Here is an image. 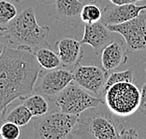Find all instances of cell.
<instances>
[{
    "label": "cell",
    "instance_id": "cell-21",
    "mask_svg": "<svg viewBox=\"0 0 146 139\" xmlns=\"http://www.w3.org/2000/svg\"><path fill=\"white\" fill-rule=\"evenodd\" d=\"M21 135L20 126L11 121H4L0 125V138L18 139Z\"/></svg>",
    "mask_w": 146,
    "mask_h": 139
},
{
    "label": "cell",
    "instance_id": "cell-27",
    "mask_svg": "<svg viewBox=\"0 0 146 139\" xmlns=\"http://www.w3.org/2000/svg\"><path fill=\"white\" fill-rule=\"evenodd\" d=\"M9 1H13V2L19 3V2H21V0H9Z\"/></svg>",
    "mask_w": 146,
    "mask_h": 139
},
{
    "label": "cell",
    "instance_id": "cell-12",
    "mask_svg": "<svg viewBox=\"0 0 146 139\" xmlns=\"http://www.w3.org/2000/svg\"><path fill=\"white\" fill-rule=\"evenodd\" d=\"M82 6L81 0H55L51 15L58 21L74 26L81 21Z\"/></svg>",
    "mask_w": 146,
    "mask_h": 139
},
{
    "label": "cell",
    "instance_id": "cell-23",
    "mask_svg": "<svg viewBox=\"0 0 146 139\" xmlns=\"http://www.w3.org/2000/svg\"><path fill=\"white\" fill-rule=\"evenodd\" d=\"M138 137L139 134L133 129H127L124 127L120 134V138H138Z\"/></svg>",
    "mask_w": 146,
    "mask_h": 139
},
{
    "label": "cell",
    "instance_id": "cell-4",
    "mask_svg": "<svg viewBox=\"0 0 146 139\" xmlns=\"http://www.w3.org/2000/svg\"><path fill=\"white\" fill-rule=\"evenodd\" d=\"M103 95L106 107L116 117H128L140 107L141 91L131 81L115 83Z\"/></svg>",
    "mask_w": 146,
    "mask_h": 139
},
{
    "label": "cell",
    "instance_id": "cell-6",
    "mask_svg": "<svg viewBox=\"0 0 146 139\" xmlns=\"http://www.w3.org/2000/svg\"><path fill=\"white\" fill-rule=\"evenodd\" d=\"M54 103L60 111L79 116L86 109L105 104V102L72 82L54 98Z\"/></svg>",
    "mask_w": 146,
    "mask_h": 139
},
{
    "label": "cell",
    "instance_id": "cell-25",
    "mask_svg": "<svg viewBox=\"0 0 146 139\" xmlns=\"http://www.w3.org/2000/svg\"><path fill=\"white\" fill-rule=\"evenodd\" d=\"M111 4L115 5H123V4H129V3H136L138 1H141V0H110Z\"/></svg>",
    "mask_w": 146,
    "mask_h": 139
},
{
    "label": "cell",
    "instance_id": "cell-29",
    "mask_svg": "<svg viewBox=\"0 0 146 139\" xmlns=\"http://www.w3.org/2000/svg\"><path fill=\"white\" fill-rule=\"evenodd\" d=\"M81 1H85V0H81Z\"/></svg>",
    "mask_w": 146,
    "mask_h": 139
},
{
    "label": "cell",
    "instance_id": "cell-20",
    "mask_svg": "<svg viewBox=\"0 0 146 139\" xmlns=\"http://www.w3.org/2000/svg\"><path fill=\"white\" fill-rule=\"evenodd\" d=\"M134 79V72L132 69H127V70L120 72H113L111 75L108 76V78L106 80V83L103 89V94L108 89L115 83L122 81H131L133 82Z\"/></svg>",
    "mask_w": 146,
    "mask_h": 139
},
{
    "label": "cell",
    "instance_id": "cell-5",
    "mask_svg": "<svg viewBox=\"0 0 146 139\" xmlns=\"http://www.w3.org/2000/svg\"><path fill=\"white\" fill-rule=\"evenodd\" d=\"M78 116L65 113L63 111H52L33 121V138L36 139H67L77 122Z\"/></svg>",
    "mask_w": 146,
    "mask_h": 139
},
{
    "label": "cell",
    "instance_id": "cell-9",
    "mask_svg": "<svg viewBox=\"0 0 146 139\" xmlns=\"http://www.w3.org/2000/svg\"><path fill=\"white\" fill-rule=\"evenodd\" d=\"M74 82L92 95H103V89L108 78V71L97 65H77L73 70Z\"/></svg>",
    "mask_w": 146,
    "mask_h": 139
},
{
    "label": "cell",
    "instance_id": "cell-24",
    "mask_svg": "<svg viewBox=\"0 0 146 139\" xmlns=\"http://www.w3.org/2000/svg\"><path fill=\"white\" fill-rule=\"evenodd\" d=\"M9 44V40L7 39L6 36L0 31V57L3 53V51H5V49L8 47V45Z\"/></svg>",
    "mask_w": 146,
    "mask_h": 139
},
{
    "label": "cell",
    "instance_id": "cell-13",
    "mask_svg": "<svg viewBox=\"0 0 146 139\" xmlns=\"http://www.w3.org/2000/svg\"><path fill=\"white\" fill-rule=\"evenodd\" d=\"M81 41L71 38H64L56 42L61 65L64 67H76L84 57Z\"/></svg>",
    "mask_w": 146,
    "mask_h": 139
},
{
    "label": "cell",
    "instance_id": "cell-19",
    "mask_svg": "<svg viewBox=\"0 0 146 139\" xmlns=\"http://www.w3.org/2000/svg\"><path fill=\"white\" fill-rule=\"evenodd\" d=\"M103 11L99 8L98 3L91 2L82 6L81 11V21L84 24H94L101 21Z\"/></svg>",
    "mask_w": 146,
    "mask_h": 139
},
{
    "label": "cell",
    "instance_id": "cell-11",
    "mask_svg": "<svg viewBox=\"0 0 146 139\" xmlns=\"http://www.w3.org/2000/svg\"><path fill=\"white\" fill-rule=\"evenodd\" d=\"M143 11H146V5L139 6L135 3L108 5L103 11L101 22H103L106 25L123 24L137 17Z\"/></svg>",
    "mask_w": 146,
    "mask_h": 139
},
{
    "label": "cell",
    "instance_id": "cell-10",
    "mask_svg": "<svg viewBox=\"0 0 146 139\" xmlns=\"http://www.w3.org/2000/svg\"><path fill=\"white\" fill-rule=\"evenodd\" d=\"M112 41V32L103 22L84 24V36L81 43L82 45H90L94 49L96 54H100L106 46Z\"/></svg>",
    "mask_w": 146,
    "mask_h": 139
},
{
    "label": "cell",
    "instance_id": "cell-15",
    "mask_svg": "<svg viewBox=\"0 0 146 139\" xmlns=\"http://www.w3.org/2000/svg\"><path fill=\"white\" fill-rule=\"evenodd\" d=\"M33 115L29 111V109L24 104L21 103L17 105H14L9 110V108H7L2 116L1 121H11L17 124L20 127H24L31 121Z\"/></svg>",
    "mask_w": 146,
    "mask_h": 139
},
{
    "label": "cell",
    "instance_id": "cell-14",
    "mask_svg": "<svg viewBox=\"0 0 146 139\" xmlns=\"http://www.w3.org/2000/svg\"><path fill=\"white\" fill-rule=\"evenodd\" d=\"M127 54L124 42L113 40L103 49L101 52V64L106 71L111 72L127 62Z\"/></svg>",
    "mask_w": 146,
    "mask_h": 139
},
{
    "label": "cell",
    "instance_id": "cell-1",
    "mask_svg": "<svg viewBox=\"0 0 146 139\" xmlns=\"http://www.w3.org/2000/svg\"><path fill=\"white\" fill-rule=\"evenodd\" d=\"M41 67L30 49L7 47L0 57V125L13 102L24 100L35 91Z\"/></svg>",
    "mask_w": 146,
    "mask_h": 139
},
{
    "label": "cell",
    "instance_id": "cell-3",
    "mask_svg": "<svg viewBox=\"0 0 146 139\" xmlns=\"http://www.w3.org/2000/svg\"><path fill=\"white\" fill-rule=\"evenodd\" d=\"M115 117L105 104L86 109L78 116L70 138H120L124 127Z\"/></svg>",
    "mask_w": 146,
    "mask_h": 139
},
{
    "label": "cell",
    "instance_id": "cell-22",
    "mask_svg": "<svg viewBox=\"0 0 146 139\" xmlns=\"http://www.w3.org/2000/svg\"><path fill=\"white\" fill-rule=\"evenodd\" d=\"M139 110L146 115V82L142 85L141 90V104Z\"/></svg>",
    "mask_w": 146,
    "mask_h": 139
},
{
    "label": "cell",
    "instance_id": "cell-8",
    "mask_svg": "<svg viewBox=\"0 0 146 139\" xmlns=\"http://www.w3.org/2000/svg\"><path fill=\"white\" fill-rule=\"evenodd\" d=\"M73 81V71L60 68L51 69L44 73L40 72L35 86V92L54 100Z\"/></svg>",
    "mask_w": 146,
    "mask_h": 139
},
{
    "label": "cell",
    "instance_id": "cell-17",
    "mask_svg": "<svg viewBox=\"0 0 146 139\" xmlns=\"http://www.w3.org/2000/svg\"><path fill=\"white\" fill-rule=\"evenodd\" d=\"M36 59L39 65L45 70L58 68L61 65V60L58 53H55L49 47L40 48L34 52Z\"/></svg>",
    "mask_w": 146,
    "mask_h": 139
},
{
    "label": "cell",
    "instance_id": "cell-28",
    "mask_svg": "<svg viewBox=\"0 0 146 139\" xmlns=\"http://www.w3.org/2000/svg\"><path fill=\"white\" fill-rule=\"evenodd\" d=\"M145 72H146V65H145Z\"/></svg>",
    "mask_w": 146,
    "mask_h": 139
},
{
    "label": "cell",
    "instance_id": "cell-7",
    "mask_svg": "<svg viewBox=\"0 0 146 139\" xmlns=\"http://www.w3.org/2000/svg\"><path fill=\"white\" fill-rule=\"evenodd\" d=\"M112 33L121 35L127 49L134 52L146 49V13L143 11L139 16L123 24L107 25Z\"/></svg>",
    "mask_w": 146,
    "mask_h": 139
},
{
    "label": "cell",
    "instance_id": "cell-26",
    "mask_svg": "<svg viewBox=\"0 0 146 139\" xmlns=\"http://www.w3.org/2000/svg\"><path fill=\"white\" fill-rule=\"evenodd\" d=\"M55 0H42V2L44 3L45 5H51V4H54V2Z\"/></svg>",
    "mask_w": 146,
    "mask_h": 139
},
{
    "label": "cell",
    "instance_id": "cell-16",
    "mask_svg": "<svg viewBox=\"0 0 146 139\" xmlns=\"http://www.w3.org/2000/svg\"><path fill=\"white\" fill-rule=\"evenodd\" d=\"M22 103L31 112L33 117H40L48 113L49 110V104L46 100L44 95L40 94H31L28 97L22 100Z\"/></svg>",
    "mask_w": 146,
    "mask_h": 139
},
{
    "label": "cell",
    "instance_id": "cell-2",
    "mask_svg": "<svg viewBox=\"0 0 146 139\" xmlns=\"http://www.w3.org/2000/svg\"><path fill=\"white\" fill-rule=\"evenodd\" d=\"M2 33L9 44L15 45L16 48L27 49L35 52L40 48L50 47V27L38 24L36 9L33 6L23 9Z\"/></svg>",
    "mask_w": 146,
    "mask_h": 139
},
{
    "label": "cell",
    "instance_id": "cell-18",
    "mask_svg": "<svg viewBox=\"0 0 146 139\" xmlns=\"http://www.w3.org/2000/svg\"><path fill=\"white\" fill-rule=\"evenodd\" d=\"M17 15V8L13 3L9 0H0V31H4Z\"/></svg>",
    "mask_w": 146,
    "mask_h": 139
}]
</instances>
